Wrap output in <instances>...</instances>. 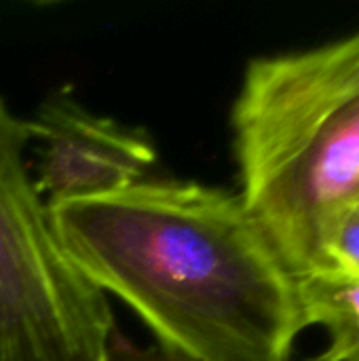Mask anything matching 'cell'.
I'll list each match as a JSON object with an SVG mask.
<instances>
[{"mask_svg": "<svg viewBox=\"0 0 359 361\" xmlns=\"http://www.w3.org/2000/svg\"><path fill=\"white\" fill-rule=\"evenodd\" d=\"M332 267H341L359 277V212L351 214L332 247Z\"/></svg>", "mask_w": 359, "mask_h": 361, "instance_id": "8992f818", "label": "cell"}, {"mask_svg": "<svg viewBox=\"0 0 359 361\" xmlns=\"http://www.w3.org/2000/svg\"><path fill=\"white\" fill-rule=\"evenodd\" d=\"M28 127L34 184L49 207L118 192L148 178L159 159L144 129L87 110L72 87L47 95Z\"/></svg>", "mask_w": 359, "mask_h": 361, "instance_id": "277c9868", "label": "cell"}, {"mask_svg": "<svg viewBox=\"0 0 359 361\" xmlns=\"http://www.w3.org/2000/svg\"><path fill=\"white\" fill-rule=\"evenodd\" d=\"M231 133L237 195L286 271L330 269L359 205V30L250 59Z\"/></svg>", "mask_w": 359, "mask_h": 361, "instance_id": "7a4b0ae2", "label": "cell"}, {"mask_svg": "<svg viewBox=\"0 0 359 361\" xmlns=\"http://www.w3.org/2000/svg\"><path fill=\"white\" fill-rule=\"evenodd\" d=\"M74 267L186 361H294L307 330L294 277L237 192L148 176L49 207Z\"/></svg>", "mask_w": 359, "mask_h": 361, "instance_id": "6da1fadb", "label": "cell"}, {"mask_svg": "<svg viewBox=\"0 0 359 361\" xmlns=\"http://www.w3.org/2000/svg\"><path fill=\"white\" fill-rule=\"evenodd\" d=\"M305 326L330 334L326 349L334 361H359V277L330 267L296 279Z\"/></svg>", "mask_w": 359, "mask_h": 361, "instance_id": "5b68a950", "label": "cell"}, {"mask_svg": "<svg viewBox=\"0 0 359 361\" xmlns=\"http://www.w3.org/2000/svg\"><path fill=\"white\" fill-rule=\"evenodd\" d=\"M28 118L0 95V361H106L110 298L61 247L32 176Z\"/></svg>", "mask_w": 359, "mask_h": 361, "instance_id": "3957f363", "label": "cell"}, {"mask_svg": "<svg viewBox=\"0 0 359 361\" xmlns=\"http://www.w3.org/2000/svg\"><path fill=\"white\" fill-rule=\"evenodd\" d=\"M106 361H186L176 355H169L165 351H161L159 347H135L133 343H129L127 338L118 336L110 349V355ZM294 361H334L328 351H322L320 355H311V357H294Z\"/></svg>", "mask_w": 359, "mask_h": 361, "instance_id": "52a82bcc", "label": "cell"}, {"mask_svg": "<svg viewBox=\"0 0 359 361\" xmlns=\"http://www.w3.org/2000/svg\"><path fill=\"white\" fill-rule=\"evenodd\" d=\"M358 212H359V205H358Z\"/></svg>", "mask_w": 359, "mask_h": 361, "instance_id": "ba28073f", "label": "cell"}]
</instances>
